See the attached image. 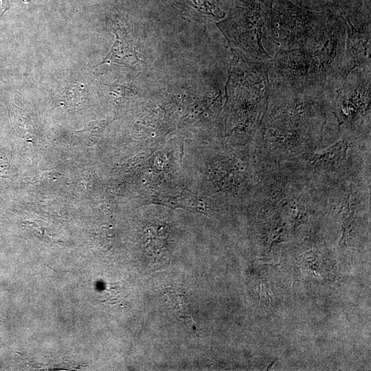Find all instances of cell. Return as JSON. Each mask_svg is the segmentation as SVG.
Returning <instances> with one entry per match:
<instances>
[{
  "label": "cell",
  "instance_id": "1",
  "mask_svg": "<svg viewBox=\"0 0 371 371\" xmlns=\"http://www.w3.org/2000/svg\"><path fill=\"white\" fill-rule=\"evenodd\" d=\"M346 38V19L343 14H326L300 47L307 58L310 85L323 89L340 85L339 72Z\"/></svg>",
  "mask_w": 371,
  "mask_h": 371
},
{
  "label": "cell",
  "instance_id": "2",
  "mask_svg": "<svg viewBox=\"0 0 371 371\" xmlns=\"http://www.w3.org/2000/svg\"><path fill=\"white\" fill-rule=\"evenodd\" d=\"M326 14L300 8L289 0H274L267 9L265 25L278 49L300 48Z\"/></svg>",
  "mask_w": 371,
  "mask_h": 371
},
{
  "label": "cell",
  "instance_id": "3",
  "mask_svg": "<svg viewBox=\"0 0 371 371\" xmlns=\"http://www.w3.org/2000/svg\"><path fill=\"white\" fill-rule=\"evenodd\" d=\"M262 4L258 0L243 1L232 16L219 23L231 47L253 62L271 58L262 44L267 18V8Z\"/></svg>",
  "mask_w": 371,
  "mask_h": 371
},
{
  "label": "cell",
  "instance_id": "4",
  "mask_svg": "<svg viewBox=\"0 0 371 371\" xmlns=\"http://www.w3.org/2000/svg\"><path fill=\"white\" fill-rule=\"evenodd\" d=\"M339 89L336 104L337 117L349 123L370 115V68L352 70Z\"/></svg>",
  "mask_w": 371,
  "mask_h": 371
},
{
  "label": "cell",
  "instance_id": "5",
  "mask_svg": "<svg viewBox=\"0 0 371 371\" xmlns=\"http://www.w3.org/2000/svg\"><path fill=\"white\" fill-rule=\"evenodd\" d=\"M308 61L302 48L278 49L269 60L268 78L271 86L300 89L311 85L308 78Z\"/></svg>",
  "mask_w": 371,
  "mask_h": 371
},
{
  "label": "cell",
  "instance_id": "6",
  "mask_svg": "<svg viewBox=\"0 0 371 371\" xmlns=\"http://www.w3.org/2000/svg\"><path fill=\"white\" fill-rule=\"evenodd\" d=\"M346 38L339 72L340 85L354 69L370 68V23L346 18Z\"/></svg>",
  "mask_w": 371,
  "mask_h": 371
},
{
  "label": "cell",
  "instance_id": "7",
  "mask_svg": "<svg viewBox=\"0 0 371 371\" xmlns=\"http://www.w3.org/2000/svg\"><path fill=\"white\" fill-rule=\"evenodd\" d=\"M113 33L115 34V43L99 65L115 63L126 67H131L138 61L142 62V60L139 59L137 53L126 30L119 26H115L113 27Z\"/></svg>",
  "mask_w": 371,
  "mask_h": 371
},
{
  "label": "cell",
  "instance_id": "8",
  "mask_svg": "<svg viewBox=\"0 0 371 371\" xmlns=\"http://www.w3.org/2000/svg\"><path fill=\"white\" fill-rule=\"evenodd\" d=\"M9 9V0H0V16Z\"/></svg>",
  "mask_w": 371,
  "mask_h": 371
},
{
  "label": "cell",
  "instance_id": "9",
  "mask_svg": "<svg viewBox=\"0 0 371 371\" xmlns=\"http://www.w3.org/2000/svg\"><path fill=\"white\" fill-rule=\"evenodd\" d=\"M267 9L269 8L274 0H258Z\"/></svg>",
  "mask_w": 371,
  "mask_h": 371
},
{
  "label": "cell",
  "instance_id": "10",
  "mask_svg": "<svg viewBox=\"0 0 371 371\" xmlns=\"http://www.w3.org/2000/svg\"><path fill=\"white\" fill-rule=\"evenodd\" d=\"M365 5L367 8V10L370 12V0H364Z\"/></svg>",
  "mask_w": 371,
  "mask_h": 371
}]
</instances>
